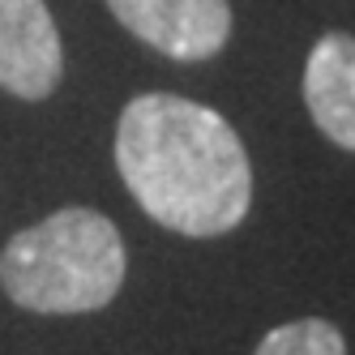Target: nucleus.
<instances>
[{
	"label": "nucleus",
	"mask_w": 355,
	"mask_h": 355,
	"mask_svg": "<svg viewBox=\"0 0 355 355\" xmlns=\"http://www.w3.org/2000/svg\"><path fill=\"white\" fill-rule=\"evenodd\" d=\"M116 167L137 206L180 236H223L252 201L244 141L214 107L137 94L116 124Z\"/></svg>",
	"instance_id": "f257e3e1"
},
{
	"label": "nucleus",
	"mask_w": 355,
	"mask_h": 355,
	"mask_svg": "<svg viewBox=\"0 0 355 355\" xmlns=\"http://www.w3.org/2000/svg\"><path fill=\"white\" fill-rule=\"evenodd\" d=\"M124 283V240L98 210L69 206L0 252V287L31 313H94L116 300Z\"/></svg>",
	"instance_id": "f03ea898"
},
{
	"label": "nucleus",
	"mask_w": 355,
	"mask_h": 355,
	"mask_svg": "<svg viewBox=\"0 0 355 355\" xmlns=\"http://www.w3.org/2000/svg\"><path fill=\"white\" fill-rule=\"evenodd\" d=\"M124 31L171 60H210L232 35L227 0H107Z\"/></svg>",
	"instance_id": "7ed1b4c3"
},
{
	"label": "nucleus",
	"mask_w": 355,
	"mask_h": 355,
	"mask_svg": "<svg viewBox=\"0 0 355 355\" xmlns=\"http://www.w3.org/2000/svg\"><path fill=\"white\" fill-rule=\"evenodd\" d=\"M60 69V35L43 0H0V86L17 98H47Z\"/></svg>",
	"instance_id": "20e7f679"
},
{
	"label": "nucleus",
	"mask_w": 355,
	"mask_h": 355,
	"mask_svg": "<svg viewBox=\"0 0 355 355\" xmlns=\"http://www.w3.org/2000/svg\"><path fill=\"white\" fill-rule=\"evenodd\" d=\"M304 103L313 124L343 150H355V39L329 31L304 64Z\"/></svg>",
	"instance_id": "39448f33"
},
{
	"label": "nucleus",
	"mask_w": 355,
	"mask_h": 355,
	"mask_svg": "<svg viewBox=\"0 0 355 355\" xmlns=\"http://www.w3.org/2000/svg\"><path fill=\"white\" fill-rule=\"evenodd\" d=\"M252 355H347V338L338 334V325L321 317H304L270 329Z\"/></svg>",
	"instance_id": "423d86ee"
}]
</instances>
